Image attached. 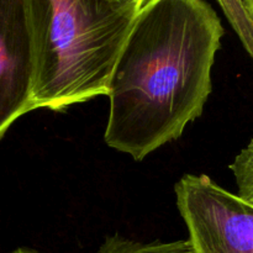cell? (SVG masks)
<instances>
[{
	"mask_svg": "<svg viewBox=\"0 0 253 253\" xmlns=\"http://www.w3.org/2000/svg\"><path fill=\"white\" fill-rule=\"evenodd\" d=\"M224 34L205 0H148L111 74L106 145L142 161L178 140L204 111Z\"/></svg>",
	"mask_w": 253,
	"mask_h": 253,
	"instance_id": "6da1fadb",
	"label": "cell"
},
{
	"mask_svg": "<svg viewBox=\"0 0 253 253\" xmlns=\"http://www.w3.org/2000/svg\"><path fill=\"white\" fill-rule=\"evenodd\" d=\"M34 46L32 108L62 111L108 95L141 7L111 0H27Z\"/></svg>",
	"mask_w": 253,
	"mask_h": 253,
	"instance_id": "7a4b0ae2",
	"label": "cell"
},
{
	"mask_svg": "<svg viewBox=\"0 0 253 253\" xmlns=\"http://www.w3.org/2000/svg\"><path fill=\"white\" fill-rule=\"evenodd\" d=\"M174 193L193 252L253 253V205L205 174H184Z\"/></svg>",
	"mask_w": 253,
	"mask_h": 253,
	"instance_id": "3957f363",
	"label": "cell"
},
{
	"mask_svg": "<svg viewBox=\"0 0 253 253\" xmlns=\"http://www.w3.org/2000/svg\"><path fill=\"white\" fill-rule=\"evenodd\" d=\"M34 46L27 0H0V140L34 110Z\"/></svg>",
	"mask_w": 253,
	"mask_h": 253,
	"instance_id": "277c9868",
	"label": "cell"
},
{
	"mask_svg": "<svg viewBox=\"0 0 253 253\" xmlns=\"http://www.w3.org/2000/svg\"><path fill=\"white\" fill-rule=\"evenodd\" d=\"M96 253H194L188 240L138 242L120 235L106 237Z\"/></svg>",
	"mask_w": 253,
	"mask_h": 253,
	"instance_id": "5b68a950",
	"label": "cell"
},
{
	"mask_svg": "<svg viewBox=\"0 0 253 253\" xmlns=\"http://www.w3.org/2000/svg\"><path fill=\"white\" fill-rule=\"evenodd\" d=\"M237 185V195L253 205V138L229 166Z\"/></svg>",
	"mask_w": 253,
	"mask_h": 253,
	"instance_id": "8992f818",
	"label": "cell"
},
{
	"mask_svg": "<svg viewBox=\"0 0 253 253\" xmlns=\"http://www.w3.org/2000/svg\"><path fill=\"white\" fill-rule=\"evenodd\" d=\"M217 2L253 58V22L245 10L242 0H217Z\"/></svg>",
	"mask_w": 253,
	"mask_h": 253,
	"instance_id": "52a82bcc",
	"label": "cell"
},
{
	"mask_svg": "<svg viewBox=\"0 0 253 253\" xmlns=\"http://www.w3.org/2000/svg\"><path fill=\"white\" fill-rule=\"evenodd\" d=\"M111 1H115V2H119V4H124V5H132V6L142 7L148 0H111Z\"/></svg>",
	"mask_w": 253,
	"mask_h": 253,
	"instance_id": "ba28073f",
	"label": "cell"
},
{
	"mask_svg": "<svg viewBox=\"0 0 253 253\" xmlns=\"http://www.w3.org/2000/svg\"><path fill=\"white\" fill-rule=\"evenodd\" d=\"M242 4H244L247 15H249L250 19L253 22V0H242Z\"/></svg>",
	"mask_w": 253,
	"mask_h": 253,
	"instance_id": "9c48e42d",
	"label": "cell"
},
{
	"mask_svg": "<svg viewBox=\"0 0 253 253\" xmlns=\"http://www.w3.org/2000/svg\"><path fill=\"white\" fill-rule=\"evenodd\" d=\"M7 253H39V252L32 251V250H29V249H17V250H14V251L7 252Z\"/></svg>",
	"mask_w": 253,
	"mask_h": 253,
	"instance_id": "30bf717a",
	"label": "cell"
}]
</instances>
